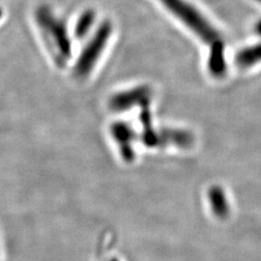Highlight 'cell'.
<instances>
[{
    "label": "cell",
    "instance_id": "9",
    "mask_svg": "<svg viewBox=\"0 0 261 261\" xmlns=\"http://www.w3.org/2000/svg\"><path fill=\"white\" fill-rule=\"evenodd\" d=\"M256 1H258V2H260L261 3V0H256Z\"/></svg>",
    "mask_w": 261,
    "mask_h": 261
},
{
    "label": "cell",
    "instance_id": "2",
    "mask_svg": "<svg viewBox=\"0 0 261 261\" xmlns=\"http://www.w3.org/2000/svg\"><path fill=\"white\" fill-rule=\"evenodd\" d=\"M165 6L170 10L177 18L181 19L186 25L191 28L198 37L206 43H212L220 39L210 22L197 11L189 4L186 0H161Z\"/></svg>",
    "mask_w": 261,
    "mask_h": 261
},
{
    "label": "cell",
    "instance_id": "1",
    "mask_svg": "<svg viewBox=\"0 0 261 261\" xmlns=\"http://www.w3.org/2000/svg\"><path fill=\"white\" fill-rule=\"evenodd\" d=\"M36 20L56 63L65 65L72 56V42L64 22L46 7L37 10Z\"/></svg>",
    "mask_w": 261,
    "mask_h": 261
},
{
    "label": "cell",
    "instance_id": "6",
    "mask_svg": "<svg viewBox=\"0 0 261 261\" xmlns=\"http://www.w3.org/2000/svg\"><path fill=\"white\" fill-rule=\"evenodd\" d=\"M95 19H96V15L92 10H87L84 12L75 23V30H74L75 37L77 39H83L85 37L92 28L95 22Z\"/></svg>",
    "mask_w": 261,
    "mask_h": 261
},
{
    "label": "cell",
    "instance_id": "5",
    "mask_svg": "<svg viewBox=\"0 0 261 261\" xmlns=\"http://www.w3.org/2000/svg\"><path fill=\"white\" fill-rule=\"evenodd\" d=\"M261 61V43L241 49L235 57L236 64L243 68L251 67Z\"/></svg>",
    "mask_w": 261,
    "mask_h": 261
},
{
    "label": "cell",
    "instance_id": "7",
    "mask_svg": "<svg viewBox=\"0 0 261 261\" xmlns=\"http://www.w3.org/2000/svg\"><path fill=\"white\" fill-rule=\"evenodd\" d=\"M255 31H256V33L261 37V19L260 20H258L257 23L255 24Z\"/></svg>",
    "mask_w": 261,
    "mask_h": 261
},
{
    "label": "cell",
    "instance_id": "4",
    "mask_svg": "<svg viewBox=\"0 0 261 261\" xmlns=\"http://www.w3.org/2000/svg\"><path fill=\"white\" fill-rule=\"evenodd\" d=\"M209 71L214 75H224L226 70L225 57H224V45L221 39H217L211 43L210 53L208 57Z\"/></svg>",
    "mask_w": 261,
    "mask_h": 261
},
{
    "label": "cell",
    "instance_id": "8",
    "mask_svg": "<svg viewBox=\"0 0 261 261\" xmlns=\"http://www.w3.org/2000/svg\"><path fill=\"white\" fill-rule=\"evenodd\" d=\"M2 16H3V11H2V9L0 8V19L2 18Z\"/></svg>",
    "mask_w": 261,
    "mask_h": 261
},
{
    "label": "cell",
    "instance_id": "3",
    "mask_svg": "<svg viewBox=\"0 0 261 261\" xmlns=\"http://www.w3.org/2000/svg\"><path fill=\"white\" fill-rule=\"evenodd\" d=\"M112 32V24L110 20H105L98 28L92 39L87 43L75 65V75H87L93 69L97 60L103 53Z\"/></svg>",
    "mask_w": 261,
    "mask_h": 261
}]
</instances>
